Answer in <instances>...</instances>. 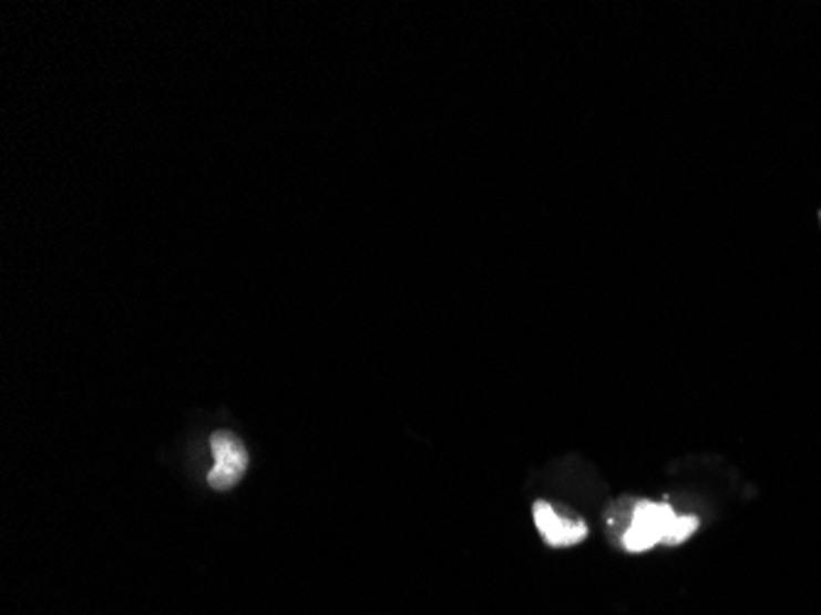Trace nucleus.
<instances>
[{
	"mask_svg": "<svg viewBox=\"0 0 821 615\" xmlns=\"http://www.w3.org/2000/svg\"><path fill=\"white\" fill-rule=\"evenodd\" d=\"M209 449L215 453V468L207 475L209 488L229 490L244 478L246 468H249V453H246L239 435L232 431L212 433Z\"/></svg>",
	"mask_w": 821,
	"mask_h": 615,
	"instance_id": "obj_2",
	"label": "nucleus"
},
{
	"mask_svg": "<svg viewBox=\"0 0 821 615\" xmlns=\"http://www.w3.org/2000/svg\"><path fill=\"white\" fill-rule=\"evenodd\" d=\"M534 522L548 546H573L588 536L586 522L561 517L546 500H538L534 505Z\"/></svg>",
	"mask_w": 821,
	"mask_h": 615,
	"instance_id": "obj_3",
	"label": "nucleus"
},
{
	"mask_svg": "<svg viewBox=\"0 0 821 615\" xmlns=\"http://www.w3.org/2000/svg\"><path fill=\"white\" fill-rule=\"evenodd\" d=\"M699 530V520L694 514H677L667 502H637L633 512V524L623 534V546L627 552H649L659 542L684 544Z\"/></svg>",
	"mask_w": 821,
	"mask_h": 615,
	"instance_id": "obj_1",
	"label": "nucleus"
}]
</instances>
